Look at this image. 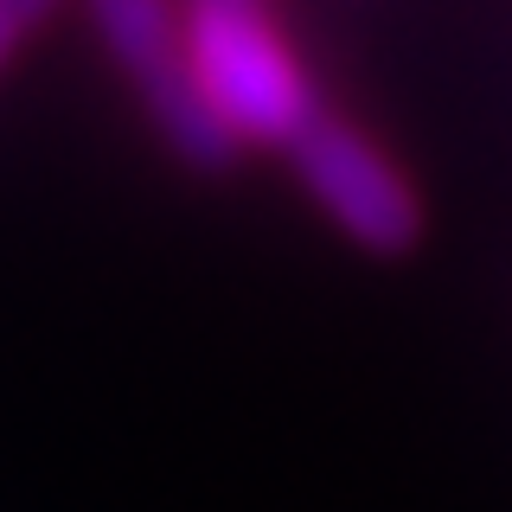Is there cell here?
Listing matches in <instances>:
<instances>
[{"instance_id":"6da1fadb","label":"cell","mask_w":512,"mask_h":512,"mask_svg":"<svg viewBox=\"0 0 512 512\" xmlns=\"http://www.w3.org/2000/svg\"><path fill=\"white\" fill-rule=\"evenodd\" d=\"M180 32L192 77L237 148H288L320 116L314 77L282 39L269 0H180Z\"/></svg>"},{"instance_id":"7a4b0ae2","label":"cell","mask_w":512,"mask_h":512,"mask_svg":"<svg viewBox=\"0 0 512 512\" xmlns=\"http://www.w3.org/2000/svg\"><path fill=\"white\" fill-rule=\"evenodd\" d=\"M84 13L109 64L128 77L135 103L148 109L154 135L167 141V154L192 173H231L244 148H237V135L218 122V109L205 103L199 77H192L180 0H84Z\"/></svg>"},{"instance_id":"3957f363","label":"cell","mask_w":512,"mask_h":512,"mask_svg":"<svg viewBox=\"0 0 512 512\" xmlns=\"http://www.w3.org/2000/svg\"><path fill=\"white\" fill-rule=\"evenodd\" d=\"M288 167H295L301 192L333 218V231H346L359 250L372 256H404L423 237V199L404 173L391 167V154L372 135H359L340 116H320L288 141Z\"/></svg>"},{"instance_id":"277c9868","label":"cell","mask_w":512,"mask_h":512,"mask_svg":"<svg viewBox=\"0 0 512 512\" xmlns=\"http://www.w3.org/2000/svg\"><path fill=\"white\" fill-rule=\"evenodd\" d=\"M52 13H58V0H0V64L20 52Z\"/></svg>"}]
</instances>
